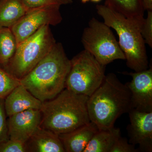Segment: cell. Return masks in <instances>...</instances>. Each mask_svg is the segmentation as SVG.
Listing matches in <instances>:
<instances>
[{
  "instance_id": "1",
  "label": "cell",
  "mask_w": 152,
  "mask_h": 152,
  "mask_svg": "<svg viewBox=\"0 0 152 152\" xmlns=\"http://www.w3.org/2000/svg\"><path fill=\"white\" fill-rule=\"evenodd\" d=\"M71 66L62 44L56 43L48 53L20 80V83L39 100L53 99L65 88Z\"/></svg>"
},
{
  "instance_id": "2",
  "label": "cell",
  "mask_w": 152,
  "mask_h": 152,
  "mask_svg": "<svg viewBox=\"0 0 152 152\" xmlns=\"http://www.w3.org/2000/svg\"><path fill=\"white\" fill-rule=\"evenodd\" d=\"M87 109L90 121L98 129H112L119 118L132 109L130 91L115 74H107L89 97Z\"/></svg>"
},
{
  "instance_id": "3",
  "label": "cell",
  "mask_w": 152,
  "mask_h": 152,
  "mask_svg": "<svg viewBox=\"0 0 152 152\" xmlns=\"http://www.w3.org/2000/svg\"><path fill=\"white\" fill-rule=\"evenodd\" d=\"M88 98L65 88L53 99L42 102L41 127L59 135L88 124Z\"/></svg>"
},
{
  "instance_id": "4",
  "label": "cell",
  "mask_w": 152,
  "mask_h": 152,
  "mask_svg": "<svg viewBox=\"0 0 152 152\" xmlns=\"http://www.w3.org/2000/svg\"><path fill=\"white\" fill-rule=\"evenodd\" d=\"M96 9L104 23L118 34L127 66L136 72L148 69L146 44L141 33L140 26L104 5H97Z\"/></svg>"
},
{
  "instance_id": "5",
  "label": "cell",
  "mask_w": 152,
  "mask_h": 152,
  "mask_svg": "<svg viewBox=\"0 0 152 152\" xmlns=\"http://www.w3.org/2000/svg\"><path fill=\"white\" fill-rule=\"evenodd\" d=\"M56 43L50 26H43L18 44L15 54L4 69L20 80L48 53Z\"/></svg>"
},
{
  "instance_id": "6",
  "label": "cell",
  "mask_w": 152,
  "mask_h": 152,
  "mask_svg": "<svg viewBox=\"0 0 152 152\" xmlns=\"http://www.w3.org/2000/svg\"><path fill=\"white\" fill-rule=\"evenodd\" d=\"M70 61L65 88L75 94L90 96L103 81L106 66L85 50Z\"/></svg>"
},
{
  "instance_id": "7",
  "label": "cell",
  "mask_w": 152,
  "mask_h": 152,
  "mask_svg": "<svg viewBox=\"0 0 152 152\" xmlns=\"http://www.w3.org/2000/svg\"><path fill=\"white\" fill-rule=\"evenodd\" d=\"M81 42L84 50L103 65L126 59L110 28L95 18L91 19L84 29Z\"/></svg>"
},
{
  "instance_id": "8",
  "label": "cell",
  "mask_w": 152,
  "mask_h": 152,
  "mask_svg": "<svg viewBox=\"0 0 152 152\" xmlns=\"http://www.w3.org/2000/svg\"><path fill=\"white\" fill-rule=\"evenodd\" d=\"M60 6L50 5L28 10L21 18L10 28L20 43L44 26H56L62 21Z\"/></svg>"
},
{
  "instance_id": "9",
  "label": "cell",
  "mask_w": 152,
  "mask_h": 152,
  "mask_svg": "<svg viewBox=\"0 0 152 152\" xmlns=\"http://www.w3.org/2000/svg\"><path fill=\"white\" fill-rule=\"evenodd\" d=\"M122 73L132 77L131 81L126 83L130 91L132 109L152 112V65L145 70Z\"/></svg>"
},
{
  "instance_id": "10",
  "label": "cell",
  "mask_w": 152,
  "mask_h": 152,
  "mask_svg": "<svg viewBox=\"0 0 152 152\" xmlns=\"http://www.w3.org/2000/svg\"><path fill=\"white\" fill-rule=\"evenodd\" d=\"M128 113L130 124L126 129L129 142L138 145L139 152H152V112L132 109Z\"/></svg>"
},
{
  "instance_id": "11",
  "label": "cell",
  "mask_w": 152,
  "mask_h": 152,
  "mask_svg": "<svg viewBox=\"0 0 152 152\" xmlns=\"http://www.w3.org/2000/svg\"><path fill=\"white\" fill-rule=\"evenodd\" d=\"M9 139L26 143L40 127V110L30 109L8 117Z\"/></svg>"
},
{
  "instance_id": "12",
  "label": "cell",
  "mask_w": 152,
  "mask_h": 152,
  "mask_svg": "<svg viewBox=\"0 0 152 152\" xmlns=\"http://www.w3.org/2000/svg\"><path fill=\"white\" fill-rule=\"evenodd\" d=\"M42 102L21 84L11 91L4 99V107L7 117L30 109L40 110Z\"/></svg>"
},
{
  "instance_id": "13",
  "label": "cell",
  "mask_w": 152,
  "mask_h": 152,
  "mask_svg": "<svg viewBox=\"0 0 152 152\" xmlns=\"http://www.w3.org/2000/svg\"><path fill=\"white\" fill-rule=\"evenodd\" d=\"M98 130L96 125L90 122L69 132L59 134L58 137L65 152H84Z\"/></svg>"
},
{
  "instance_id": "14",
  "label": "cell",
  "mask_w": 152,
  "mask_h": 152,
  "mask_svg": "<svg viewBox=\"0 0 152 152\" xmlns=\"http://www.w3.org/2000/svg\"><path fill=\"white\" fill-rule=\"evenodd\" d=\"M25 145L26 152H65L58 135L41 127Z\"/></svg>"
},
{
  "instance_id": "15",
  "label": "cell",
  "mask_w": 152,
  "mask_h": 152,
  "mask_svg": "<svg viewBox=\"0 0 152 152\" xmlns=\"http://www.w3.org/2000/svg\"><path fill=\"white\" fill-rule=\"evenodd\" d=\"M104 5L142 26L145 10L142 0H105Z\"/></svg>"
},
{
  "instance_id": "16",
  "label": "cell",
  "mask_w": 152,
  "mask_h": 152,
  "mask_svg": "<svg viewBox=\"0 0 152 152\" xmlns=\"http://www.w3.org/2000/svg\"><path fill=\"white\" fill-rule=\"evenodd\" d=\"M28 10L22 0H1L0 28H12Z\"/></svg>"
},
{
  "instance_id": "17",
  "label": "cell",
  "mask_w": 152,
  "mask_h": 152,
  "mask_svg": "<svg viewBox=\"0 0 152 152\" xmlns=\"http://www.w3.org/2000/svg\"><path fill=\"white\" fill-rule=\"evenodd\" d=\"M121 135L119 128L98 130L84 152H110L115 142Z\"/></svg>"
},
{
  "instance_id": "18",
  "label": "cell",
  "mask_w": 152,
  "mask_h": 152,
  "mask_svg": "<svg viewBox=\"0 0 152 152\" xmlns=\"http://www.w3.org/2000/svg\"><path fill=\"white\" fill-rule=\"evenodd\" d=\"M18 44L10 28H0V66L4 69L13 56Z\"/></svg>"
},
{
  "instance_id": "19",
  "label": "cell",
  "mask_w": 152,
  "mask_h": 152,
  "mask_svg": "<svg viewBox=\"0 0 152 152\" xmlns=\"http://www.w3.org/2000/svg\"><path fill=\"white\" fill-rule=\"evenodd\" d=\"M20 84V80L0 66V99H4Z\"/></svg>"
},
{
  "instance_id": "20",
  "label": "cell",
  "mask_w": 152,
  "mask_h": 152,
  "mask_svg": "<svg viewBox=\"0 0 152 152\" xmlns=\"http://www.w3.org/2000/svg\"><path fill=\"white\" fill-rule=\"evenodd\" d=\"M28 10L34 8L50 5H57L61 7L70 4L73 0H22Z\"/></svg>"
},
{
  "instance_id": "21",
  "label": "cell",
  "mask_w": 152,
  "mask_h": 152,
  "mask_svg": "<svg viewBox=\"0 0 152 152\" xmlns=\"http://www.w3.org/2000/svg\"><path fill=\"white\" fill-rule=\"evenodd\" d=\"M140 32L145 44L152 48V11H148V15L140 27Z\"/></svg>"
},
{
  "instance_id": "22",
  "label": "cell",
  "mask_w": 152,
  "mask_h": 152,
  "mask_svg": "<svg viewBox=\"0 0 152 152\" xmlns=\"http://www.w3.org/2000/svg\"><path fill=\"white\" fill-rule=\"evenodd\" d=\"M7 118L4 99H0V143L9 139Z\"/></svg>"
},
{
  "instance_id": "23",
  "label": "cell",
  "mask_w": 152,
  "mask_h": 152,
  "mask_svg": "<svg viewBox=\"0 0 152 152\" xmlns=\"http://www.w3.org/2000/svg\"><path fill=\"white\" fill-rule=\"evenodd\" d=\"M135 145L130 143L127 139L121 135L118 138L112 147L110 152H139Z\"/></svg>"
},
{
  "instance_id": "24",
  "label": "cell",
  "mask_w": 152,
  "mask_h": 152,
  "mask_svg": "<svg viewBox=\"0 0 152 152\" xmlns=\"http://www.w3.org/2000/svg\"><path fill=\"white\" fill-rule=\"evenodd\" d=\"M0 152H26L25 144L9 139L0 143Z\"/></svg>"
},
{
  "instance_id": "25",
  "label": "cell",
  "mask_w": 152,
  "mask_h": 152,
  "mask_svg": "<svg viewBox=\"0 0 152 152\" xmlns=\"http://www.w3.org/2000/svg\"><path fill=\"white\" fill-rule=\"evenodd\" d=\"M145 11H152V0H142Z\"/></svg>"
},
{
  "instance_id": "26",
  "label": "cell",
  "mask_w": 152,
  "mask_h": 152,
  "mask_svg": "<svg viewBox=\"0 0 152 152\" xmlns=\"http://www.w3.org/2000/svg\"><path fill=\"white\" fill-rule=\"evenodd\" d=\"M90 1V0H81L82 3H83V4H86V3Z\"/></svg>"
},
{
  "instance_id": "27",
  "label": "cell",
  "mask_w": 152,
  "mask_h": 152,
  "mask_svg": "<svg viewBox=\"0 0 152 152\" xmlns=\"http://www.w3.org/2000/svg\"><path fill=\"white\" fill-rule=\"evenodd\" d=\"M91 1L93 2L98 3L99 2L102 0H91Z\"/></svg>"
},
{
  "instance_id": "28",
  "label": "cell",
  "mask_w": 152,
  "mask_h": 152,
  "mask_svg": "<svg viewBox=\"0 0 152 152\" xmlns=\"http://www.w3.org/2000/svg\"><path fill=\"white\" fill-rule=\"evenodd\" d=\"M0 1H1V0H0Z\"/></svg>"
}]
</instances>
